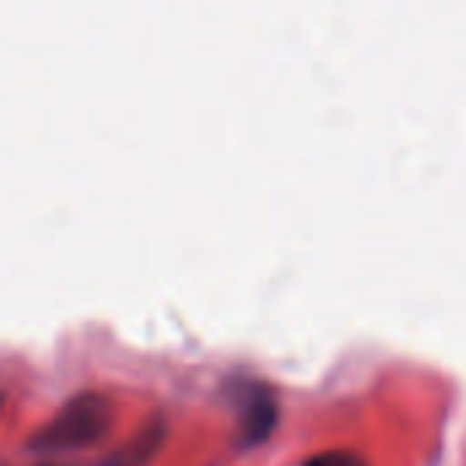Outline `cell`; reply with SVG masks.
Here are the masks:
<instances>
[{
    "label": "cell",
    "mask_w": 466,
    "mask_h": 466,
    "mask_svg": "<svg viewBox=\"0 0 466 466\" xmlns=\"http://www.w3.org/2000/svg\"><path fill=\"white\" fill-rule=\"evenodd\" d=\"M115 418L112 401L104 393H82L74 396L46 426H41L30 448L38 453H66L82 451L104 440Z\"/></svg>",
    "instance_id": "cell-1"
},
{
    "label": "cell",
    "mask_w": 466,
    "mask_h": 466,
    "mask_svg": "<svg viewBox=\"0 0 466 466\" xmlns=\"http://www.w3.org/2000/svg\"><path fill=\"white\" fill-rule=\"evenodd\" d=\"M238 407H240V426H243V442L259 445L265 442L279 420L276 399L262 385H240L238 388Z\"/></svg>",
    "instance_id": "cell-2"
},
{
    "label": "cell",
    "mask_w": 466,
    "mask_h": 466,
    "mask_svg": "<svg viewBox=\"0 0 466 466\" xmlns=\"http://www.w3.org/2000/svg\"><path fill=\"white\" fill-rule=\"evenodd\" d=\"M164 442V426L161 420H150L134 440H128L115 456L106 461V466H145L161 448Z\"/></svg>",
    "instance_id": "cell-3"
},
{
    "label": "cell",
    "mask_w": 466,
    "mask_h": 466,
    "mask_svg": "<svg viewBox=\"0 0 466 466\" xmlns=\"http://www.w3.org/2000/svg\"><path fill=\"white\" fill-rule=\"evenodd\" d=\"M303 466H366V461L347 451H328V453L311 456Z\"/></svg>",
    "instance_id": "cell-4"
}]
</instances>
